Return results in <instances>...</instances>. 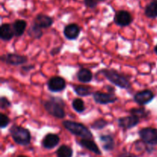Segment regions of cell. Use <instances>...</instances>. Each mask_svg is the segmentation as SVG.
<instances>
[{
    "label": "cell",
    "instance_id": "484cf974",
    "mask_svg": "<svg viewBox=\"0 0 157 157\" xmlns=\"http://www.w3.org/2000/svg\"><path fill=\"white\" fill-rule=\"evenodd\" d=\"M108 125V122L107 120L104 119H98L95 120L90 126H91L92 129H96V130H100V129H103L104 128H105L106 126Z\"/></svg>",
    "mask_w": 157,
    "mask_h": 157
},
{
    "label": "cell",
    "instance_id": "7c38bea8",
    "mask_svg": "<svg viewBox=\"0 0 157 157\" xmlns=\"http://www.w3.org/2000/svg\"><path fill=\"white\" fill-rule=\"evenodd\" d=\"M54 20L49 15L43 13H39L35 16L33 23L41 29H48L53 25Z\"/></svg>",
    "mask_w": 157,
    "mask_h": 157
},
{
    "label": "cell",
    "instance_id": "5bb4252c",
    "mask_svg": "<svg viewBox=\"0 0 157 157\" xmlns=\"http://www.w3.org/2000/svg\"><path fill=\"white\" fill-rule=\"evenodd\" d=\"M80 32H81V28L78 24H75V23L67 25L64 29V36L69 40L76 39L79 36Z\"/></svg>",
    "mask_w": 157,
    "mask_h": 157
},
{
    "label": "cell",
    "instance_id": "4316f807",
    "mask_svg": "<svg viewBox=\"0 0 157 157\" xmlns=\"http://www.w3.org/2000/svg\"><path fill=\"white\" fill-rule=\"evenodd\" d=\"M10 123V119L6 114L1 113L0 114V128L4 129L7 127L9 124Z\"/></svg>",
    "mask_w": 157,
    "mask_h": 157
},
{
    "label": "cell",
    "instance_id": "cb8c5ba5",
    "mask_svg": "<svg viewBox=\"0 0 157 157\" xmlns=\"http://www.w3.org/2000/svg\"><path fill=\"white\" fill-rule=\"evenodd\" d=\"M72 107L77 112H79V113L84 112L86 109L84 101L80 98L75 99L73 100V102H72Z\"/></svg>",
    "mask_w": 157,
    "mask_h": 157
},
{
    "label": "cell",
    "instance_id": "52a82bcc",
    "mask_svg": "<svg viewBox=\"0 0 157 157\" xmlns=\"http://www.w3.org/2000/svg\"><path fill=\"white\" fill-rule=\"evenodd\" d=\"M27 57L16 53H6L1 56V60L6 64L12 66H20L27 62Z\"/></svg>",
    "mask_w": 157,
    "mask_h": 157
},
{
    "label": "cell",
    "instance_id": "9c48e42d",
    "mask_svg": "<svg viewBox=\"0 0 157 157\" xmlns=\"http://www.w3.org/2000/svg\"><path fill=\"white\" fill-rule=\"evenodd\" d=\"M48 89L52 92H59L66 88V81L63 77L53 76L48 81Z\"/></svg>",
    "mask_w": 157,
    "mask_h": 157
},
{
    "label": "cell",
    "instance_id": "836d02e7",
    "mask_svg": "<svg viewBox=\"0 0 157 157\" xmlns=\"http://www.w3.org/2000/svg\"><path fill=\"white\" fill-rule=\"evenodd\" d=\"M17 157H28V156H26V155H18V156H17Z\"/></svg>",
    "mask_w": 157,
    "mask_h": 157
},
{
    "label": "cell",
    "instance_id": "603a6c76",
    "mask_svg": "<svg viewBox=\"0 0 157 157\" xmlns=\"http://www.w3.org/2000/svg\"><path fill=\"white\" fill-rule=\"evenodd\" d=\"M74 90L79 96H87V95H93L94 93L91 92V89L90 88L83 86H75Z\"/></svg>",
    "mask_w": 157,
    "mask_h": 157
},
{
    "label": "cell",
    "instance_id": "ba28073f",
    "mask_svg": "<svg viewBox=\"0 0 157 157\" xmlns=\"http://www.w3.org/2000/svg\"><path fill=\"white\" fill-rule=\"evenodd\" d=\"M140 123V118L131 114L130 115L121 117L117 119L118 126L124 129H130Z\"/></svg>",
    "mask_w": 157,
    "mask_h": 157
},
{
    "label": "cell",
    "instance_id": "30bf717a",
    "mask_svg": "<svg viewBox=\"0 0 157 157\" xmlns=\"http://www.w3.org/2000/svg\"><path fill=\"white\" fill-rule=\"evenodd\" d=\"M154 93L150 89H144L136 92L133 96V99L140 106H145L150 103L154 99Z\"/></svg>",
    "mask_w": 157,
    "mask_h": 157
},
{
    "label": "cell",
    "instance_id": "2e32d148",
    "mask_svg": "<svg viewBox=\"0 0 157 157\" xmlns=\"http://www.w3.org/2000/svg\"><path fill=\"white\" fill-rule=\"evenodd\" d=\"M79 144L81 145L82 147L88 149L89 151L97 154V155H101V154H102L101 153V149H99L98 146L96 144V143H95L94 140L90 139H82L79 142Z\"/></svg>",
    "mask_w": 157,
    "mask_h": 157
},
{
    "label": "cell",
    "instance_id": "e575fe53",
    "mask_svg": "<svg viewBox=\"0 0 157 157\" xmlns=\"http://www.w3.org/2000/svg\"><path fill=\"white\" fill-rule=\"evenodd\" d=\"M98 2H104V1H105V0H98Z\"/></svg>",
    "mask_w": 157,
    "mask_h": 157
},
{
    "label": "cell",
    "instance_id": "8fae6325",
    "mask_svg": "<svg viewBox=\"0 0 157 157\" xmlns=\"http://www.w3.org/2000/svg\"><path fill=\"white\" fill-rule=\"evenodd\" d=\"M93 98L95 103L101 105H107L113 103L117 100V98L113 93H106V92H94L93 93Z\"/></svg>",
    "mask_w": 157,
    "mask_h": 157
},
{
    "label": "cell",
    "instance_id": "d6a6232c",
    "mask_svg": "<svg viewBox=\"0 0 157 157\" xmlns=\"http://www.w3.org/2000/svg\"><path fill=\"white\" fill-rule=\"evenodd\" d=\"M154 52H156V54H157V45L155 46V48H154Z\"/></svg>",
    "mask_w": 157,
    "mask_h": 157
},
{
    "label": "cell",
    "instance_id": "7a4b0ae2",
    "mask_svg": "<svg viewBox=\"0 0 157 157\" xmlns=\"http://www.w3.org/2000/svg\"><path fill=\"white\" fill-rule=\"evenodd\" d=\"M99 72L102 73L107 78V80L113 83V85L121 89H128L130 87V83L127 77L120 73L115 69H101Z\"/></svg>",
    "mask_w": 157,
    "mask_h": 157
},
{
    "label": "cell",
    "instance_id": "f546056e",
    "mask_svg": "<svg viewBox=\"0 0 157 157\" xmlns=\"http://www.w3.org/2000/svg\"><path fill=\"white\" fill-rule=\"evenodd\" d=\"M117 157H137V155H134V154L131 153V152H124L120 153L117 155Z\"/></svg>",
    "mask_w": 157,
    "mask_h": 157
},
{
    "label": "cell",
    "instance_id": "3957f363",
    "mask_svg": "<svg viewBox=\"0 0 157 157\" xmlns=\"http://www.w3.org/2000/svg\"><path fill=\"white\" fill-rule=\"evenodd\" d=\"M11 136L15 143L21 146H28L30 144L32 135L30 132L26 128L21 126L14 125L9 129Z\"/></svg>",
    "mask_w": 157,
    "mask_h": 157
},
{
    "label": "cell",
    "instance_id": "44dd1931",
    "mask_svg": "<svg viewBox=\"0 0 157 157\" xmlns=\"http://www.w3.org/2000/svg\"><path fill=\"white\" fill-rule=\"evenodd\" d=\"M73 153V149L67 145H62L56 151V155L58 157H72Z\"/></svg>",
    "mask_w": 157,
    "mask_h": 157
},
{
    "label": "cell",
    "instance_id": "ac0fdd59",
    "mask_svg": "<svg viewBox=\"0 0 157 157\" xmlns=\"http://www.w3.org/2000/svg\"><path fill=\"white\" fill-rule=\"evenodd\" d=\"M27 27V22L23 19H16L12 24L15 36L19 37L24 34Z\"/></svg>",
    "mask_w": 157,
    "mask_h": 157
},
{
    "label": "cell",
    "instance_id": "f1b7e54d",
    "mask_svg": "<svg viewBox=\"0 0 157 157\" xmlns=\"http://www.w3.org/2000/svg\"><path fill=\"white\" fill-rule=\"evenodd\" d=\"M84 5L86 7L90 9H95L98 6L99 2L98 0H84Z\"/></svg>",
    "mask_w": 157,
    "mask_h": 157
},
{
    "label": "cell",
    "instance_id": "d6986e66",
    "mask_svg": "<svg viewBox=\"0 0 157 157\" xmlns=\"http://www.w3.org/2000/svg\"><path fill=\"white\" fill-rule=\"evenodd\" d=\"M77 78L81 83H90L93 79V74L91 71L86 68H81L77 73Z\"/></svg>",
    "mask_w": 157,
    "mask_h": 157
},
{
    "label": "cell",
    "instance_id": "5b68a950",
    "mask_svg": "<svg viewBox=\"0 0 157 157\" xmlns=\"http://www.w3.org/2000/svg\"><path fill=\"white\" fill-rule=\"evenodd\" d=\"M139 135L143 142L150 146L157 145V129L152 127L143 128L139 131Z\"/></svg>",
    "mask_w": 157,
    "mask_h": 157
},
{
    "label": "cell",
    "instance_id": "8992f818",
    "mask_svg": "<svg viewBox=\"0 0 157 157\" xmlns=\"http://www.w3.org/2000/svg\"><path fill=\"white\" fill-rule=\"evenodd\" d=\"M133 18L130 12L127 10H119L116 12L114 17H113V21L115 24L119 26H128L133 22Z\"/></svg>",
    "mask_w": 157,
    "mask_h": 157
},
{
    "label": "cell",
    "instance_id": "4dcf8cb0",
    "mask_svg": "<svg viewBox=\"0 0 157 157\" xmlns=\"http://www.w3.org/2000/svg\"><path fill=\"white\" fill-rule=\"evenodd\" d=\"M61 46H59V47H56V48H53V49L51 50L50 53L52 55H57V54H58L60 52V51H61Z\"/></svg>",
    "mask_w": 157,
    "mask_h": 157
},
{
    "label": "cell",
    "instance_id": "ffe728a7",
    "mask_svg": "<svg viewBox=\"0 0 157 157\" xmlns=\"http://www.w3.org/2000/svg\"><path fill=\"white\" fill-rule=\"evenodd\" d=\"M146 16L150 18L157 17V0H152L145 8Z\"/></svg>",
    "mask_w": 157,
    "mask_h": 157
},
{
    "label": "cell",
    "instance_id": "4fadbf2b",
    "mask_svg": "<svg viewBox=\"0 0 157 157\" xmlns=\"http://www.w3.org/2000/svg\"><path fill=\"white\" fill-rule=\"evenodd\" d=\"M60 143L59 135L55 133H48L43 138L41 145L44 148L47 149H54L55 146L58 145Z\"/></svg>",
    "mask_w": 157,
    "mask_h": 157
},
{
    "label": "cell",
    "instance_id": "1f68e13d",
    "mask_svg": "<svg viewBox=\"0 0 157 157\" xmlns=\"http://www.w3.org/2000/svg\"><path fill=\"white\" fill-rule=\"evenodd\" d=\"M34 69V66H23L22 68H21V69L24 71H25L26 72H28L29 71H30L31 69Z\"/></svg>",
    "mask_w": 157,
    "mask_h": 157
},
{
    "label": "cell",
    "instance_id": "83f0119b",
    "mask_svg": "<svg viewBox=\"0 0 157 157\" xmlns=\"http://www.w3.org/2000/svg\"><path fill=\"white\" fill-rule=\"evenodd\" d=\"M11 107V103L6 97L2 96L0 98V108L1 109H6Z\"/></svg>",
    "mask_w": 157,
    "mask_h": 157
},
{
    "label": "cell",
    "instance_id": "d4e9b609",
    "mask_svg": "<svg viewBox=\"0 0 157 157\" xmlns=\"http://www.w3.org/2000/svg\"><path fill=\"white\" fill-rule=\"evenodd\" d=\"M130 114H133V115H136L139 118H146V117L148 116V115L150 114V112L147 111V109H144V108H137V109H132L130 111Z\"/></svg>",
    "mask_w": 157,
    "mask_h": 157
},
{
    "label": "cell",
    "instance_id": "7402d4cb",
    "mask_svg": "<svg viewBox=\"0 0 157 157\" xmlns=\"http://www.w3.org/2000/svg\"><path fill=\"white\" fill-rule=\"evenodd\" d=\"M28 34H29V36L38 39V38H41L42 37L43 32L41 28L36 26L35 23H32V25L30 26L29 30H28Z\"/></svg>",
    "mask_w": 157,
    "mask_h": 157
},
{
    "label": "cell",
    "instance_id": "e0dca14e",
    "mask_svg": "<svg viewBox=\"0 0 157 157\" xmlns=\"http://www.w3.org/2000/svg\"><path fill=\"white\" fill-rule=\"evenodd\" d=\"M100 141L105 151H112L115 148V141L111 135H101Z\"/></svg>",
    "mask_w": 157,
    "mask_h": 157
},
{
    "label": "cell",
    "instance_id": "6da1fadb",
    "mask_svg": "<svg viewBox=\"0 0 157 157\" xmlns=\"http://www.w3.org/2000/svg\"><path fill=\"white\" fill-rule=\"evenodd\" d=\"M43 106L45 110L52 116L58 119H63L65 117L66 113L64 109V103L61 98L51 96L49 99L44 102Z\"/></svg>",
    "mask_w": 157,
    "mask_h": 157
},
{
    "label": "cell",
    "instance_id": "9a60e30c",
    "mask_svg": "<svg viewBox=\"0 0 157 157\" xmlns=\"http://www.w3.org/2000/svg\"><path fill=\"white\" fill-rule=\"evenodd\" d=\"M15 36L13 28L12 25L9 23H4L2 24L0 27V38L3 41H10L13 37Z\"/></svg>",
    "mask_w": 157,
    "mask_h": 157
},
{
    "label": "cell",
    "instance_id": "277c9868",
    "mask_svg": "<svg viewBox=\"0 0 157 157\" xmlns=\"http://www.w3.org/2000/svg\"><path fill=\"white\" fill-rule=\"evenodd\" d=\"M63 126L73 135H78L82 139H93V134L90 129L82 123L66 120L63 122Z\"/></svg>",
    "mask_w": 157,
    "mask_h": 157
}]
</instances>
